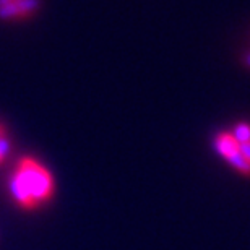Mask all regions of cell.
I'll return each mask as SVG.
<instances>
[{
	"instance_id": "1",
	"label": "cell",
	"mask_w": 250,
	"mask_h": 250,
	"mask_svg": "<svg viewBox=\"0 0 250 250\" xmlns=\"http://www.w3.org/2000/svg\"><path fill=\"white\" fill-rule=\"evenodd\" d=\"M8 190L20 208L33 211L52 200L56 193V181L52 172L39 159L23 156L10 176Z\"/></svg>"
},
{
	"instance_id": "2",
	"label": "cell",
	"mask_w": 250,
	"mask_h": 250,
	"mask_svg": "<svg viewBox=\"0 0 250 250\" xmlns=\"http://www.w3.org/2000/svg\"><path fill=\"white\" fill-rule=\"evenodd\" d=\"M214 149L219 153V156L231 164L239 174L250 176V164L244 158L241 143L234 137L232 132H221L214 138Z\"/></svg>"
},
{
	"instance_id": "3",
	"label": "cell",
	"mask_w": 250,
	"mask_h": 250,
	"mask_svg": "<svg viewBox=\"0 0 250 250\" xmlns=\"http://www.w3.org/2000/svg\"><path fill=\"white\" fill-rule=\"evenodd\" d=\"M41 0H0V20H26L38 13Z\"/></svg>"
},
{
	"instance_id": "4",
	"label": "cell",
	"mask_w": 250,
	"mask_h": 250,
	"mask_svg": "<svg viewBox=\"0 0 250 250\" xmlns=\"http://www.w3.org/2000/svg\"><path fill=\"white\" fill-rule=\"evenodd\" d=\"M234 137L239 140V143L250 142V124L249 122H239L232 130Z\"/></svg>"
},
{
	"instance_id": "5",
	"label": "cell",
	"mask_w": 250,
	"mask_h": 250,
	"mask_svg": "<svg viewBox=\"0 0 250 250\" xmlns=\"http://www.w3.org/2000/svg\"><path fill=\"white\" fill-rule=\"evenodd\" d=\"M10 149H12V142L8 140V137L0 140V164L5 161V158H7V154L10 153Z\"/></svg>"
},
{
	"instance_id": "6",
	"label": "cell",
	"mask_w": 250,
	"mask_h": 250,
	"mask_svg": "<svg viewBox=\"0 0 250 250\" xmlns=\"http://www.w3.org/2000/svg\"><path fill=\"white\" fill-rule=\"evenodd\" d=\"M7 137H8V130H7V127H5V124L0 122V140L7 138Z\"/></svg>"
},
{
	"instance_id": "7",
	"label": "cell",
	"mask_w": 250,
	"mask_h": 250,
	"mask_svg": "<svg viewBox=\"0 0 250 250\" xmlns=\"http://www.w3.org/2000/svg\"><path fill=\"white\" fill-rule=\"evenodd\" d=\"M242 61H244V63H246V67L250 68V52H246V54H244Z\"/></svg>"
}]
</instances>
